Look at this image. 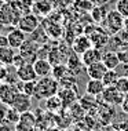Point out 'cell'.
Here are the masks:
<instances>
[{
    "label": "cell",
    "mask_w": 128,
    "mask_h": 131,
    "mask_svg": "<svg viewBox=\"0 0 128 131\" xmlns=\"http://www.w3.org/2000/svg\"><path fill=\"white\" fill-rule=\"evenodd\" d=\"M58 91H59V81L55 80L54 77H50V76H45V77H40L37 80V84H36V93H34V98L39 101L41 100H48V98L54 97V95H58Z\"/></svg>",
    "instance_id": "6da1fadb"
},
{
    "label": "cell",
    "mask_w": 128,
    "mask_h": 131,
    "mask_svg": "<svg viewBox=\"0 0 128 131\" xmlns=\"http://www.w3.org/2000/svg\"><path fill=\"white\" fill-rule=\"evenodd\" d=\"M124 19L125 18H123L120 13H117L116 10H112V11L108 13L105 21L99 26H101L108 35L113 36V35H117L120 30L124 29Z\"/></svg>",
    "instance_id": "7a4b0ae2"
},
{
    "label": "cell",
    "mask_w": 128,
    "mask_h": 131,
    "mask_svg": "<svg viewBox=\"0 0 128 131\" xmlns=\"http://www.w3.org/2000/svg\"><path fill=\"white\" fill-rule=\"evenodd\" d=\"M17 26H18L22 32H25L26 35H32L39 26H40V21H39V17L33 13L24 14Z\"/></svg>",
    "instance_id": "3957f363"
},
{
    "label": "cell",
    "mask_w": 128,
    "mask_h": 131,
    "mask_svg": "<svg viewBox=\"0 0 128 131\" xmlns=\"http://www.w3.org/2000/svg\"><path fill=\"white\" fill-rule=\"evenodd\" d=\"M18 93L19 91L17 88V84H11V83H7V81L0 83V102L2 104L11 106Z\"/></svg>",
    "instance_id": "277c9868"
},
{
    "label": "cell",
    "mask_w": 128,
    "mask_h": 131,
    "mask_svg": "<svg viewBox=\"0 0 128 131\" xmlns=\"http://www.w3.org/2000/svg\"><path fill=\"white\" fill-rule=\"evenodd\" d=\"M101 97H102V101H103V102H106V104H110V105H113V106H116V105H120V106H121L123 102H124V100H125V95L120 93V91L117 90L114 86L106 87Z\"/></svg>",
    "instance_id": "5b68a950"
},
{
    "label": "cell",
    "mask_w": 128,
    "mask_h": 131,
    "mask_svg": "<svg viewBox=\"0 0 128 131\" xmlns=\"http://www.w3.org/2000/svg\"><path fill=\"white\" fill-rule=\"evenodd\" d=\"M70 47H72V51L74 54L77 55H83L87 50H90L92 47V43H91V39L90 36H87V35H77V36H74L72 44H70Z\"/></svg>",
    "instance_id": "8992f818"
},
{
    "label": "cell",
    "mask_w": 128,
    "mask_h": 131,
    "mask_svg": "<svg viewBox=\"0 0 128 131\" xmlns=\"http://www.w3.org/2000/svg\"><path fill=\"white\" fill-rule=\"evenodd\" d=\"M6 36H7V40H8V46L13 48H15V50L21 48V46H22L25 43V40H26V33L21 30L18 26L13 28Z\"/></svg>",
    "instance_id": "52a82bcc"
},
{
    "label": "cell",
    "mask_w": 128,
    "mask_h": 131,
    "mask_svg": "<svg viewBox=\"0 0 128 131\" xmlns=\"http://www.w3.org/2000/svg\"><path fill=\"white\" fill-rule=\"evenodd\" d=\"M90 39H91L92 47H97V48H99V50H102L103 47H106V46L109 44L110 35H108L101 26H99L90 35Z\"/></svg>",
    "instance_id": "ba28073f"
},
{
    "label": "cell",
    "mask_w": 128,
    "mask_h": 131,
    "mask_svg": "<svg viewBox=\"0 0 128 131\" xmlns=\"http://www.w3.org/2000/svg\"><path fill=\"white\" fill-rule=\"evenodd\" d=\"M11 108H14L19 113L29 112L32 109V97H29V95H26L24 93H18L14 102L11 104Z\"/></svg>",
    "instance_id": "9c48e42d"
},
{
    "label": "cell",
    "mask_w": 128,
    "mask_h": 131,
    "mask_svg": "<svg viewBox=\"0 0 128 131\" xmlns=\"http://www.w3.org/2000/svg\"><path fill=\"white\" fill-rule=\"evenodd\" d=\"M17 77L19 81H33L39 80V76L33 68V63H25L17 69Z\"/></svg>",
    "instance_id": "30bf717a"
},
{
    "label": "cell",
    "mask_w": 128,
    "mask_h": 131,
    "mask_svg": "<svg viewBox=\"0 0 128 131\" xmlns=\"http://www.w3.org/2000/svg\"><path fill=\"white\" fill-rule=\"evenodd\" d=\"M108 68L105 66V63L102 61H99L97 63H92V65L85 68V75L88 76V79H95V80H102L105 76V73L108 72Z\"/></svg>",
    "instance_id": "8fae6325"
},
{
    "label": "cell",
    "mask_w": 128,
    "mask_h": 131,
    "mask_svg": "<svg viewBox=\"0 0 128 131\" xmlns=\"http://www.w3.org/2000/svg\"><path fill=\"white\" fill-rule=\"evenodd\" d=\"M102 55H103L102 50H99L97 47H91L90 50L85 51L80 58H81V62H83L84 68H87V66L92 65V63H97L99 61H102Z\"/></svg>",
    "instance_id": "7c38bea8"
},
{
    "label": "cell",
    "mask_w": 128,
    "mask_h": 131,
    "mask_svg": "<svg viewBox=\"0 0 128 131\" xmlns=\"http://www.w3.org/2000/svg\"><path fill=\"white\" fill-rule=\"evenodd\" d=\"M33 68L36 70L39 79H40V77L50 76V73L52 70V65L50 63L47 58H36V61L33 62Z\"/></svg>",
    "instance_id": "4fadbf2b"
},
{
    "label": "cell",
    "mask_w": 128,
    "mask_h": 131,
    "mask_svg": "<svg viewBox=\"0 0 128 131\" xmlns=\"http://www.w3.org/2000/svg\"><path fill=\"white\" fill-rule=\"evenodd\" d=\"M102 62L105 63V66L108 68L109 70H114L117 69V66L120 65V58H119V54L116 51H112V50H108L103 52L102 55Z\"/></svg>",
    "instance_id": "5bb4252c"
},
{
    "label": "cell",
    "mask_w": 128,
    "mask_h": 131,
    "mask_svg": "<svg viewBox=\"0 0 128 131\" xmlns=\"http://www.w3.org/2000/svg\"><path fill=\"white\" fill-rule=\"evenodd\" d=\"M105 84L102 80H95V79H88L87 84H85V93L94 95V97H98V95H102L105 90Z\"/></svg>",
    "instance_id": "9a60e30c"
},
{
    "label": "cell",
    "mask_w": 128,
    "mask_h": 131,
    "mask_svg": "<svg viewBox=\"0 0 128 131\" xmlns=\"http://www.w3.org/2000/svg\"><path fill=\"white\" fill-rule=\"evenodd\" d=\"M15 48L6 46V47L0 48V63L6 66H13L14 59H15Z\"/></svg>",
    "instance_id": "2e32d148"
},
{
    "label": "cell",
    "mask_w": 128,
    "mask_h": 131,
    "mask_svg": "<svg viewBox=\"0 0 128 131\" xmlns=\"http://www.w3.org/2000/svg\"><path fill=\"white\" fill-rule=\"evenodd\" d=\"M108 4H105V6H94L91 8V18H92V21H94L95 24L101 25V24L105 21L106 15H108V13H109Z\"/></svg>",
    "instance_id": "e0dca14e"
},
{
    "label": "cell",
    "mask_w": 128,
    "mask_h": 131,
    "mask_svg": "<svg viewBox=\"0 0 128 131\" xmlns=\"http://www.w3.org/2000/svg\"><path fill=\"white\" fill-rule=\"evenodd\" d=\"M59 98L63 102V106H70L74 104V101L77 100V94L74 91V88H61L58 91Z\"/></svg>",
    "instance_id": "ac0fdd59"
},
{
    "label": "cell",
    "mask_w": 128,
    "mask_h": 131,
    "mask_svg": "<svg viewBox=\"0 0 128 131\" xmlns=\"http://www.w3.org/2000/svg\"><path fill=\"white\" fill-rule=\"evenodd\" d=\"M63 108H65V106H63V102H62L61 98H59V95H54V97L45 100V109H47L48 112H51L52 115H56V113L61 112Z\"/></svg>",
    "instance_id": "d6986e66"
},
{
    "label": "cell",
    "mask_w": 128,
    "mask_h": 131,
    "mask_svg": "<svg viewBox=\"0 0 128 131\" xmlns=\"http://www.w3.org/2000/svg\"><path fill=\"white\" fill-rule=\"evenodd\" d=\"M36 84L37 80L33 81H18L17 83V88H18L19 93H24L29 97H34V93H36Z\"/></svg>",
    "instance_id": "ffe728a7"
},
{
    "label": "cell",
    "mask_w": 128,
    "mask_h": 131,
    "mask_svg": "<svg viewBox=\"0 0 128 131\" xmlns=\"http://www.w3.org/2000/svg\"><path fill=\"white\" fill-rule=\"evenodd\" d=\"M51 8H52V6L50 4L48 0H39V2H34L32 11H33V14H36V15H40V14L47 15L51 11Z\"/></svg>",
    "instance_id": "44dd1931"
},
{
    "label": "cell",
    "mask_w": 128,
    "mask_h": 131,
    "mask_svg": "<svg viewBox=\"0 0 128 131\" xmlns=\"http://www.w3.org/2000/svg\"><path fill=\"white\" fill-rule=\"evenodd\" d=\"M80 105L81 108L84 109L85 112H91L94 108H97L98 106V102H97V97H94V95H90L85 93V95H83V97L80 98Z\"/></svg>",
    "instance_id": "7402d4cb"
},
{
    "label": "cell",
    "mask_w": 128,
    "mask_h": 131,
    "mask_svg": "<svg viewBox=\"0 0 128 131\" xmlns=\"http://www.w3.org/2000/svg\"><path fill=\"white\" fill-rule=\"evenodd\" d=\"M120 75L117 73V70H108V72L105 73L103 79H102V81H103L105 87H112V86H116L117 80H119Z\"/></svg>",
    "instance_id": "603a6c76"
},
{
    "label": "cell",
    "mask_w": 128,
    "mask_h": 131,
    "mask_svg": "<svg viewBox=\"0 0 128 131\" xmlns=\"http://www.w3.org/2000/svg\"><path fill=\"white\" fill-rule=\"evenodd\" d=\"M67 65H63V63H59V65H55V66H52V70H51V75L52 77H54L55 80H61L63 76L66 75V72H67Z\"/></svg>",
    "instance_id": "cb8c5ba5"
},
{
    "label": "cell",
    "mask_w": 128,
    "mask_h": 131,
    "mask_svg": "<svg viewBox=\"0 0 128 131\" xmlns=\"http://www.w3.org/2000/svg\"><path fill=\"white\" fill-rule=\"evenodd\" d=\"M19 117H21V113L17 112L14 108H11V106H8V109H7V112H6L4 122H7V123H13V124L15 126L17 123L19 122Z\"/></svg>",
    "instance_id": "d4e9b609"
},
{
    "label": "cell",
    "mask_w": 128,
    "mask_h": 131,
    "mask_svg": "<svg viewBox=\"0 0 128 131\" xmlns=\"http://www.w3.org/2000/svg\"><path fill=\"white\" fill-rule=\"evenodd\" d=\"M47 59L50 61V63H51L52 66L59 65V63H62V54L59 52L58 48H51V50L48 51Z\"/></svg>",
    "instance_id": "484cf974"
},
{
    "label": "cell",
    "mask_w": 128,
    "mask_h": 131,
    "mask_svg": "<svg viewBox=\"0 0 128 131\" xmlns=\"http://www.w3.org/2000/svg\"><path fill=\"white\" fill-rule=\"evenodd\" d=\"M114 10L121 14L123 18H128V0H117L114 3Z\"/></svg>",
    "instance_id": "4316f807"
},
{
    "label": "cell",
    "mask_w": 128,
    "mask_h": 131,
    "mask_svg": "<svg viewBox=\"0 0 128 131\" xmlns=\"http://www.w3.org/2000/svg\"><path fill=\"white\" fill-rule=\"evenodd\" d=\"M47 35L51 39H59L62 36V28L59 24H51L47 28Z\"/></svg>",
    "instance_id": "83f0119b"
},
{
    "label": "cell",
    "mask_w": 128,
    "mask_h": 131,
    "mask_svg": "<svg viewBox=\"0 0 128 131\" xmlns=\"http://www.w3.org/2000/svg\"><path fill=\"white\" fill-rule=\"evenodd\" d=\"M114 87L121 94H124L127 97V95H128V76H120Z\"/></svg>",
    "instance_id": "f1b7e54d"
},
{
    "label": "cell",
    "mask_w": 128,
    "mask_h": 131,
    "mask_svg": "<svg viewBox=\"0 0 128 131\" xmlns=\"http://www.w3.org/2000/svg\"><path fill=\"white\" fill-rule=\"evenodd\" d=\"M15 131H36V128H34V126H30V124H26V123L18 122L15 124Z\"/></svg>",
    "instance_id": "f546056e"
},
{
    "label": "cell",
    "mask_w": 128,
    "mask_h": 131,
    "mask_svg": "<svg viewBox=\"0 0 128 131\" xmlns=\"http://www.w3.org/2000/svg\"><path fill=\"white\" fill-rule=\"evenodd\" d=\"M117 54H119L120 62H121V63H127V65H128V48H127V50L117 51Z\"/></svg>",
    "instance_id": "4dcf8cb0"
},
{
    "label": "cell",
    "mask_w": 128,
    "mask_h": 131,
    "mask_svg": "<svg viewBox=\"0 0 128 131\" xmlns=\"http://www.w3.org/2000/svg\"><path fill=\"white\" fill-rule=\"evenodd\" d=\"M116 70L120 76H128V65L127 63H120Z\"/></svg>",
    "instance_id": "1f68e13d"
},
{
    "label": "cell",
    "mask_w": 128,
    "mask_h": 131,
    "mask_svg": "<svg viewBox=\"0 0 128 131\" xmlns=\"http://www.w3.org/2000/svg\"><path fill=\"white\" fill-rule=\"evenodd\" d=\"M7 68H8V66L0 63V81H4L7 79V75H8V69Z\"/></svg>",
    "instance_id": "d6a6232c"
},
{
    "label": "cell",
    "mask_w": 128,
    "mask_h": 131,
    "mask_svg": "<svg viewBox=\"0 0 128 131\" xmlns=\"http://www.w3.org/2000/svg\"><path fill=\"white\" fill-rule=\"evenodd\" d=\"M6 46H8V40H7V36H4V35H0V48L6 47Z\"/></svg>",
    "instance_id": "836d02e7"
},
{
    "label": "cell",
    "mask_w": 128,
    "mask_h": 131,
    "mask_svg": "<svg viewBox=\"0 0 128 131\" xmlns=\"http://www.w3.org/2000/svg\"><path fill=\"white\" fill-rule=\"evenodd\" d=\"M102 131H121V130H119L114 124H113V123H110V126H109V124H106V126H105V128L102 130Z\"/></svg>",
    "instance_id": "e575fe53"
},
{
    "label": "cell",
    "mask_w": 128,
    "mask_h": 131,
    "mask_svg": "<svg viewBox=\"0 0 128 131\" xmlns=\"http://www.w3.org/2000/svg\"><path fill=\"white\" fill-rule=\"evenodd\" d=\"M91 3L95 6H105L109 3V0H91Z\"/></svg>",
    "instance_id": "d590c367"
},
{
    "label": "cell",
    "mask_w": 128,
    "mask_h": 131,
    "mask_svg": "<svg viewBox=\"0 0 128 131\" xmlns=\"http://www.w3.org/2000/svg\"><path fill=\"white\" fill-rule=\"evenodd\" d=\"M121 109H123V112H124V113H127V115H128V95L125 97V100H124V102H123Z\"/></svg>",
    "instance_id": "8d00e7d4"
},
{
    "label": "cell",
    "mask_w": 128,
    "mask_h": 131,
    "mask_svg": "<svg viewBox=\"0 0 128 131\" xmlns=\"http://www.w3.org/2000/svg\"><path fill=\"white\" fill-rule=\"evenodd\" d=\"M0 131H10V127L4 120H3V123H0Z\"/></svg>",
    "instance_id": "74e56055"
},
{
    "label": "cell",
    "mask_w": 128,
    "mask_h": 131,
    "mask_svg": "<svg viewBox=\"0 0 128 131\" xmlns=\"http://www.w3.org/2000/svg\"><path fill=\"white\" fill-rule=\"evenodd\" d=\"M45 131H61V128L59 127H48Z\"/></svg>",
    "instance_id": "f35d334b"
},
{
    "label": "cell",
    "mask_w": 128,
    "mask_h": 131,
    "mask_svg": "<svg viewBox=\"0 0 128 131\" xmlns=\"http://www.w3.org/2000/svg\"><path fill=\"white\" fill-rule=\"evenodd\" d=\"M124 29H127V30H128V18L124 19Z\"/></svg>",
    "instance_id": "ab89813d"
},
{
    "label": "cell",
    "mask_w": 128,
    "mask_h": 131,
    "mask_svg": "<svg viewBox=\"0 0 128 131\" xmlns=\"http://www.w3.org/2000/svg\"><path fill=\"white\" fill-rule=\"evenodd\" d=\"M3 29H4V24L0 22V33H2V30H3Z\"/></svg>",
    "instance_id": "60d3db41"
},
{
    "label": "cell",
    "mask_w": 128,
    "mask_h": 131,
    "mask_svg": "<svg viewBox=\"0 0 128 131\" xmlns=\"http://www.w3.org/2000/svg\"><path fill=\"white\" fill-rule=\"evenodd\" d=\"M3 4H4V0H0V8L3 7Z\"/></svg>",
    "instance_id": "b9f144b4"
},
{
    "label": "cell",
    "mask_w": 128,
    "mask_h": 131,
    "mask_svg": "<svg viewBox=\"0 0 128 131\" xmlns=\"http://www.w3.org/2000/svg\"><path fill=\"white\" fill-rule=\"evenodd\" d=\"M13 2H15V0H4V3H13Z\"/></svg>",
    "instance_id": "7bdbcfd3"
},
{
    "label": "cell",
    "mask_w": 128,
    "mask_h": 131,
    "mask_svg": "<svg viewBox=\"0 0 128 131\" xmlns=\"http://www.w3.org/2000/svg\"><path fill=\"white\" fill-rule=\"evenodd\" d=\"M110 2H114V3H116V2H117V0H109V3H110Z\"/></svg>",
    "instance_id": "ee69618b"
},
{
    "label": "cell",
    "mask_w": 128,
    "mask_h": 131,
    "mask_svg": "<svg viewBox=\"0 0 128 131\" xmlns=\"http://www.w3.org/2000/svg\"><path fill=\"white\" fill-rule=\"evenodd\" d=\"M0 122H2V120H0Z\"/></svg>",
    "instance_id": "f6af8a7d"
}]
</instances>
